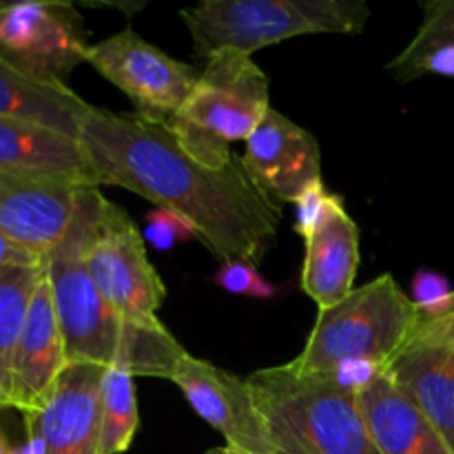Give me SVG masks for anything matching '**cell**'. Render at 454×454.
Listing matches in <instances>:
<instances>
[{"instance_id":"1","label":"cell","mask_w":454,"mask_h":454,"mask_svg":"<svg viewBox=\"0 0 454 454\" xmlns=\"http://www.w3.org/2000/svg\"><path fill=\"white\" fill-rule=\"evenodd\" d=\"M80 145L98 184L120 186L189 222L220 262L260 264L275 244L279 208L253 186L242 162L213 168L191 158L168 127L98 109L82 120Z\"/></svg>"},{"instance_id":"2","label":"cell","mask_w":454,"mask_h":454,"mask_svg":"<svg viewBox=\"0 0 454 454\" xmlns=\"http://www.w3.org/2000/svg\"><path fill=\"white\" fill-rule=\"evenodd\" d=\"M105 202L98 186L82 189L69 229L44 257L67 364L124 366L136 377L168 380L186 350L167 328L149 331L124 322L89 273L84 251Z\"/></svg>"},{"instance_id":"3","label":"cell","mask_w":454,"mask_h":454,"mask_svg":"<svg viewBox=\"0 0 454 454\" xmlns=\"http://www.w3.org/2000/svg\"><path fill=\"white\" fill-rule=\"evenodd\" d=\"M247 381L278 454H380L357 395L331 377L309 375L288 362Z\"/></svg>"},{"instance_id":"4","label":"cell","mask_w":454,"mask_h":454,"mask_svg":"<svg viewBox=\"0 0 454 454\" xmlns=\"http://www.w3.org/2000/svg\"><path fill=\"white\" fill-rule=\"evenodd\" d=\"M195 58L220 51L251 56L297 35L362 34L371 18L366 0H204L180 9Z\"/></svg>"},{"instance_id":"5","label":"cell","mask_w":454,"mask_h":454,"mask_svg":"<svg viewBox=\"0 0 454 454\" xmlns=\"http://www.w3.org/2000/svg\"><path fill=\"white\" fill-rule=\"evenodd\" d=\"M270 109L269 78L238 51L208 58L198 84L180 106L168 131L198 162L224 168L235 162L233 142H247Z\"/></svg>"},{"instance_id":"6","label":"cell","mask_w":454,"mask_h":454,"mask_svg":"<svg viewBox=\"0 0 454 454\" xmlns=\"http://www.w3.org/2000/svg\"><path fill=\"white\" fill-rule=\"evenodd\" d=\"M424 315L390 273L355 288L340 304L317 310L304 350L293 366L309 375H331L348 359H371L386 366L419 328Z\"/></svg>"},{"instance_id":"7","label":"cell","mask_w":454,"mask_h":454,"mask_svg":"<svg viewBox=\"0 0 454 454\" xmlns=\"http://www.w3.org/2000/svg\"><path fill=\"white\" fill-rule=\"evenodd\" d=\"M145 244L142 231L133 224L127 211L106 200L84 257L96 286L124 322L160 331L164 326L158 313L167 291L146 257Z\"/></svg>"},{"instance_id":"8","label":"cell","mask_w":454,"mask_h":454,"mask_svg":"<svg viewBox=\"0 0 454 454\" xmlns=\"http://www.w3.org/2000/svg\"><path fill=\"white\" fill-rule=\"evenodd\" d=\"M89 47L84 18L71 3H7L0 12V58L38 82L69 87Z\"/></svg>"},{"instance_id":"9","label":"cell","mask_w":454,"mask_h":454,"mask_svg":"<svg viewBox=\"0 0 454 454\" xmlns=\"http://www.w3.org/2000/svg\"><path fill=\"white\" fill-rule=\"evenodd\" d=\"M87 62L129 98L133 115L164 127H168L200 78L193 67L146 43L133 29L91 44Z\"/></svg>"},{"instance_id":"10","label":"cell","mask_w":454,"mask_h":454,"mask_svg":"<svg viewBox=\"0 0 454 454\" xmlns=\"http://www.w3.org/2000/svg\"><path fill=\"white\" fill-rule=\"evenodd\" d=\"M384 377L428 417L454 454V313L424 317L386 362Z\"/></svg>"},{"instance_id":"11","label":"cell","mask_w":454,"mask_h":454,"mask_svg":"<svg viewBox=\"0 0 454 454\" xmlns=\"http://www.w3.org/2000/svg\"><path fill=\"white\" fill-rule=\"evenodd\" d=\"M168 381H173L191 408L224 437L226 448L242 454H278L247 380L184 353L177 359Z\"/></svg>"},{"instance_id":"12","label":"cell","mask_w":454,"mask_h":454,"mask_svg":"<svg viewBox=\"0 0 454 454\" xmlns=\"http://www.w3.org/2000/svg\"><path fill=\"white\" fill-rule=\"evenodd\" d=\"M105 366L67 364L43 411L25 417L27 446L18 454H102L100 384Z\"/></svg>"},{"instance_id":"13","label":"cell","mask_w":454,"mask_h":454,"mask_svg":"<svg viewBox=\"0 0 454 454\" xmlns=\"http://www.w3.org/2000/svg\"><path fill=\"white\" fill-rule=\"evenodd\" d=\"M239 162L253 186L278 208L295 204L313 182L322 180L317 140L273 106L247 140Z\"/></svg>"},{"instance_id":"14","label":"cell","mask_w":454,"mask_h":454,"mask_svg":"<svg viewBox=\"0 0 454 454\" xmlns=\"http://www.w3.org/2000/svg\"><path fill=\"white\" fill-rule=\"evenodd\" d=\"M65 366V341L44 273L31 300L29 315L13 357L12 408L20 411L22 415L43 411Z\"/></svg>"},{"instance_id":"15","label":"cell","mask_w":454,"mask_h":454,"mask_svg":"<svg viewBox=\"0 0 454 454\" xmlns=\"http://www.w3.org/2000/svg\"><path fill=\"white\" fill-rule=\"evenodd\" d=\"M82 189L89 186L0 176V233L47 257L69 229Z\"/></svg>"},{"instance_id":"16","label":"cell","mask_w":454,"mask_h":454,"mask_svg":"<svg viewBox=\"0 0 454 454\" xmlns=\"http://www.w3.org/2000/svg\"><path fill=\"white\" fill-rule=\"evenodd\" d=\"M0 176L100 189L78 140L18 120H0Z\"/></svg>"},{"instance_id":"17","label":"cell","mask_w":454,"mask_h":454,"mask_svg":"<svg viewBox=\"0 0 454 454\" xmlns=\"http://www.w3.org/2000/svg\"><path fill=\"white\" fill-rule=\"evenodd\" d=\"M306 257L301 288L326 310L355 291L359 269V226L348 215L344 200H337L322 224L304 239Z\"/></svg>"},{"instance_id":"18","label":"cell","mask_w":454,"mask_h":454,"mask_svg":"<svg viewBox=\"0 0 454 454\" xmlns=\"http://www.w3.org/2000/svg\"><path fill=\"white\" fill-rule=\"evenodd\" d=\"M357 402L380 454H452L428 417L384 375L359 390Z\"/></svg>"},{"instance_id":"19","label":"cell","mask_w":454,"mask_h":454,"mask_svg":"<svg viewBox=\"0 0 454 454\" xmlns=\"http://www.w3.org/2000/svg\"><path fill=\"white\" fill-rule=\"evenodd\" d=\"M89 109L91 105L69 87L38 82L0 58V120L38 124L80 142Z\"/></svg>"},{"instance_id":"20","label":"cell","mask_w":454,"mask_h":454,"mask_svg":"<svg viewBox=\"0 0 454 454\" xmlns=\"http://www.w3.org/2000/svg\"><path fill=\"white\" fill-rule=\"evenodd\" d=\"M44 275L40 266H0V390L12 406L13 357L29 315L31 300Z\"/></svg>"},{"instance_id":"21","label":"cell","mask_w":454,"mask_h":454,"mask_svg":"<svg viewBox=\"0 0 454 454\" xmlns=\"http://www.w3.org/2000/svg\"><path fill=\"white\" fill-rule=\"evenodd\" d=\"M133 372L124 366L105 368L100 384V452L122 454L136 439L140 417Z\"/></svg>"},{"instance_id":"22","label":"cell","mask_w":454,"mask_h":454,"mask_svg":"<svg viewBox=\"0 0 454 454\" xmlns=\"http://www.w3.org/2000/svg\"><path fill=\"white\" fill-rule=\"evenodd\" d=\"M421 9H424V20L415 38L393 62L386 65V71L395 80H402V75L426 53L454 44V0H428L421 3Z\"/></svg>"},{"instance_id":"23","label":"cell","mask_w":454,"mask_h":454,"mask_svg":"<svg viewBox=\"0 0 454 454\" xmlns=\"http://www.w3.org/2000/svg\"><path fill=\"white\" fill-rule=\"evenodd\" d=\"M213 284L231 295L255 297V300H273L278 295V286L262 278L255 264L244 260L222 262L220 270L213 275Z\"/></svg>"},{"instance_id":"24","label":"cell","mask_w":454,"mask_h":454,"mask_svg":"<svg viewBox=\"0 0 454 454\" xmlns=\"http://www.w3.org/2000/svg\"><path fill=\"white\" fill-rule=\"evenodd\" d=\"M412 304L424 317H443L454 313V288L448 278L434 270H419L412 278Z\"/></svg>"},{"instance_id":"25","label":"cell","mask_w":454,"mask_h":454,"mask_svg":"<svg viewBox=\"0 0 454 454\" xmlns=\"http://www.w3.org/2000/svg\"><path fill=\"white\" fill-rule=\"evenodd\" d=\"M195 233L193 226L186 220H182L180 215L171 211H164V208H153V211L146 215L145 231H142V238L145 242H149L151 247L158 248V251H171L177 244L191 239Z\"/></svg>"},{"instance_id":"26","label":"cell","mask_w":454,"mask_h":454,"mask_svg":"<svg viewBox=\"0 0 454 454\" xmlns=\"http://www.w3.org/2000/svg\"><path fill=\"white\" fill-rule=\"evenodd\" d=\"M340 200V195L331 193V191L324 186L322 180L313 182L304 193L297 198L295 202V231L300 238H309L315 229L324 222V217L328 215V211L333 208V204Z\"/></svg>"},{"instance_id":"27","label":"cell","mask_w":454,"mask_h":454,"mask_svg":"<svg viewBox=\"0 0 454 454\" xmlns=\"http://www.w3.org/2000/svg\"><path fill=\"white\" fill-rule=\"evenodd\" d=\"M381 375H384V366L381 364L371 362V359H348V362H341L340 366L333 368L331 375L326 377H331L335 384H340L348 393L357 395L359 390L371 386Z\"/></svg>"},{"instance_id":"28","label":"cell","mask_w":454,"mask_h":454,"mask_svg":"<svg viewBox=\"0 0 454 454\" xmlns=\"http://www.w3.org/2000/svg\"><path fill=\"white\" fill-rule=\"evenodd\" d=\"M446 75V78H454V44H446L434 51L426 53L421 60H417L406 74L402 75L399 82H408V80L421 78V75Z\"/></svg>"},{"instance_id":"29","label":"cell","mask_w":454,"mask_h":454,"mask_svg":"<svg viewBox=\"0 0 454 454\" xmlns=\"http://www.w3.org/2000/svg\"><path fill=\"white\" fill-rule=\"evenodd\" d=\"M44 257L0 233V266H40Z\"/></svg>"},{"instance_id":"30","label":"cell","mask_w":454,"mask_h":454,"mask_svg":"<svg viewBox=\"0 0 454 454\" xmlns=\"http://www.w3.org/2000/svg\"><path fill=\"white\" fill-rule=\"evenodd\" d=\"M0 454H18V452L12 448V443H9L7 434H4L3 430H0Z\"/></svg>"},{"instance_id":"31","label":"cell","mask_w":454,"mask_h":454,"mask_svg":"<svg viewBox=\"0 0 454 454\" xmlns=\"http://www.w3.org/2000/svg\"><path fill=\"white\" fill-rule=\"evenodd\" d=\"M207 454H242V452H235V450H231V448H215V450H208Z\"/></svg>"},{"instance_id":"32","label":"cell","mask_w":454,"mask_h":454,"mask_svg":"<svg viewBox=\"0 0 454 454\" xmlns=\"http://www.w3.org/2000/svg\"><path fill=\"white\" fill-rule=\"evenodd\" d=\"M4 408H12V406H9L7 397H4V395H3V390H0V411H4Z\"/></svg>"},{"instance_id":"33","label":"cell","mask_w":454,"mask_h":454,"mask_svg":"<svg viewBox=\"0 0 454 454\" xmlns=\"http://www.w3.org/2000/svg\"><path fill=\"white\" fill-rule=\"evenodd\" d=\"M4 7H7V3H0V12H3Z\"/></svg>"}]
</instances>
